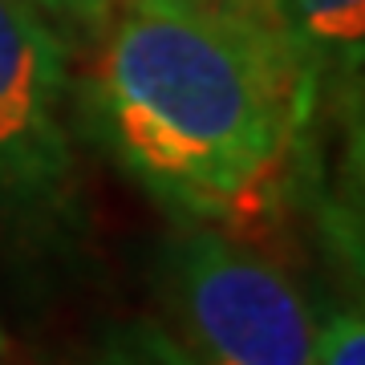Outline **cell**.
I'll list each match as a JSON object with an SVG mask.
<instances>
[{"instance_id":"1","label":"cell","mask_w":365,"mask_h":365,"mask_svg":"<svg viewBox=\"0 0 365 365\" xmlns=\"http://www.w3.org/2000/svg\"><path fill=\"white\" fill-rule=\"evenodd\" d=\"M81 118L146 195L187 223L260 215L321 106L284 29L215 0H114Z\"/></svg>"},{"instance_id":"2","label":"cell","mask_w":365,"mask_h":365,"mask_svg":"<svg viewBox=\"0 0 365 365\" xmlns=\"http://www.w3.org/2000/svg\"><path fill=\"white\" fill-rule=\"evenodd\" d=\"M170 309L203 365H317V317L276 264L191 227L170 252Z\"/></svg>"},{"instance_id":"3","label":"cell","mask_w":365,"mask_h":365,"mask_svg":"<svg viewBox=\"0 0 365 365\" xmlns=\"http://www.w3.org/2000/svg\"><path fill=\"white\" fill-rule=\"evenodd\" d=\"M66 98L61 33L29 0H0V203L29 220L66 215L73 199Z\"/></svg>"},{"instance_id":"4","label":"cell","mask_w":365,"mask_h":365,"mask_svg":"<svg viewBox=\"0 0 365 365\" xmlns=\"http://www.w3.org/2000/svg\"><path fill=\"white\" fill-rule=\"evenodd\" d=\"M280 25L317 98L337 102L365 90V0H280Z\"/></svg>"},{"instance_id":"5","label":"cell","mask_w":365,"mask_h":365,"mask_svg":"<svg viewBox=\"0 0 365 365\" xmlns=\"http://www.w3.org/2000/svg\"><path fill=\"white\" fill-rule=\"evenodd\" d=\"M333 106H337V158L317 199V220L325 244L365 284V90L345 93Z\"/></svg>"},{"instance_id":"6","label":"cell","mask_w":365,"mask_h":365,"mask_svg":"<svg viewBox=\"0 0 365 365\" xmlns=\"http://www.w3.org/2000/svg\"><path fill=\"white\" fill-rule=\"evenodd\" d=\"M81 365H203L175 329L150 317L118 321L90 345Z\"/></svg>"},{"instance_id":"7","label":"cell","mask_w":365,"mask_h":365,"mask_svg":"<svg viewBox=\"0 0 365 365\" xmlns=\"http://www.w3.org/2000/svg\"><path fill=\"white\" fill-rule=\"evenodd\" d=\"M317 365H365V309L341 304L317 321Z\"/></svg>"},{"instance_id":"8","label":"cell","mask_w":365,"mask_h":365,"mask_svg":"<svg viewBox=\"0 0 365 365\" xmlns=\"http://www.w3.org/2000/svg\"><path fill=\"white\" fill-rule=\"evenodd\" d=\"M45 21H49L61 37L93 41L98 29L106 25V16L114 9V0H29Z\"/></svg>"},{"instance_id":"9","label":"cell","mask_w":365,"mask_h":365,"mask_svg":"<svg viewBox=\"0 0 365 365\" xmlns=\"http://www.w3.org/2000/svg\"><path fill=\"white\" fill-rule=\"evenodd\" d=\"M215 4L232 9V13H244L252 21H264V25H272V29H284L280 25V0H215Z\"/></svg>"},{"instance_id":"10","label":"cell","mask_w":365,"mask_h":365,"mask_svg":"<svg viewBox=\"0 0 365 365\" xmlns=\"http://www.w3.org/2000/svg\"><path fill=\"white\" fill-rule=\"evenodd\" d=\"M0 353H4V333H0Z\"/></svg>"}]
</instances>
